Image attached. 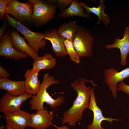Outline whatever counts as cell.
Listing matches in <instances>:
<instances>
[{"mask_svg":"<svg viewBox=\"0 0 129 129\" xmlns=\"http://www.w3.org/2000/svg\"><path fill=\"white\" fill-rule=\"evenodd\" d=\"M92 83L93 86H97L93 81L83 78H79L70 84V86L77 93V97L72 106L64 113L61 123H67L70 126H75L82 119L84 110L88 108L92 88L87 86L86 82Z\"/></svg>","mask_w":129,"mask_h":129,"instance_id":"1","label":"cell"},{"mask_svg":"<svg viewBox=\"0 0 129 129\" xmlns=\"http://www.w3.org/2000/svg\"><path fill=\"white\" fill-rule=\"evenodd\" d=\"M59 83L60 81L56 79L54 75H50L48 73L45 74L39 91L36 95L32 96L29 101L30 109L37 111L44 109V102L49 106L51 108L54 109L64 103L63 95L54 99L47 91V89L50 85Z\"/></svg>","mask_w":129,"mask_h":129,"instance_id":"2","label":"cell"},{"mask_svg":"<svg viewBox=\"0 0 129 129\" xmlns=\"http://www.w3.org/2000/svg\"><path fill=\"white\" fill-rule=\"evenodd\" d=\"M4 15L8 25L17 30L24 36L28 44L36 53L38 54L39 49L46 46V40L44 39V33L32 31L9 15L5 13Z\"/></svg>","mask_w":129,"mask_h":129,"instance_id":"3","label":"cell"},{"mask_svg":"<svg viewBox=\"0 0 129 129\" xmlns=\"http://www.w3.org/2000/svg\"><path fill=\"white\" fill-rule=\"evenodd\" d=\"M34 5L32 23L36 27L43 26L55 17L58 6L48 1L30 0Z\"/></svg>","mask_w":129,"mask_h":129,"instance_id":"4","label":"cell"},{"mask_svg":"<svg viewBox=\"0 0 129 129\" xmlns=\"http://www.w3.org/2000/svg\"><path fill=\"white\" fill-rule=\"evenodd\" d=\"M73 41L80 57H91L94 38L89 30L79 26Z\"/></svg>","mask_w":129,"mask_h":129,"instance_id":"5","label":"cell"},{"mask_svg":"<svg viewBox=\"0 0 129 129\" xmlns=\"http://www.w3.org/2000/svg\"><path fill=\"white\" fill-rule=\"evenodd\" d=\"M34 5L29 1L26 3L17 0H10L6 13L13 16L14 18L23 24L32 22V16Z\"/></svg>","mask_w":129,"mask_h":129,"instance_id":"6","label":"cell"},{"mask_svg":"<svg viewBox=\"0 0 129 129\" xmlns=\"http://www.w3.org/2000/svg\"><path fill=\"white\" fill-rule=\"evenodd\" d=\"M32 96V95L26 92L18 96L12 95L7 92L0 99V111L5 113L20 110L22 103Z\"/></svg>","mask_w":129,"mask_h":129,"instance_id":"7","label":"cell"},{"mask_svg":"<svg viewBox=\"0 0 129 129\" xmlns=\"http://www.w3.org/2000/svg\"><path fill=\"white\" fill-rule=\"evenodd\" d=\"M104 76L105 82L108 85L113 97L116 99L118 91L117 84L129 77V67L120 71L114 68L110 67L104 70Z\"/></svg>","mask_w":129,"mask_h":129,"instance_id":"8","label":"cell"},{"mask_svg":"<svg viewBox=\"0 0 129 129\" xmlns=\"http://www.w3.org/2000/svg\"><path fill=\"white\" fill-rule=\"evenodd\" d=\"M4 114L6 125L13 128L24 129L31 125L32 114L28 112L20 109Z\"/></svg>","mask_w":129,"mask_h":129,"instance_id":"9","label":"cell"},{"mask_svg":"<svg viewBox=\"0 0 129 129\" xmlns=\"http://www.w3.org/2000/svg\"><path fill=\"white\" fill-rule=\"evenodd\" d=\"M94 87L91 88L90 101L88 108L91 110L93 113V118L92 123L89 124L87 129H105L101 126V123L106 120L112 123L113 121H118L120 120L109 117L106 118L103 115L101 110L97 105L94 94Z\"/></svg>","mask_w":129,"mask_h":129,"instance_id":"10","label":"cell"},{"mask_svg":"<svg viewBox=\"0 0 129 129\" xmlns=\"http://www.w3.org/2000/svg\"><path fill=\"white\" fill-rule=\"evenodd\" d=\"M0 40V56L6 58H12L16 61L28 57L27 54L19 52L14 48L8 32H5Z\"/></svg>","mask_w":129,"mask_h":129,"instance_id":"11","label":"cell"},{"mask_svg":"<svg viewBox=\"0 0 129 129\" xmlns=\"http://www.w3.org/2000/svg\"><path fill=\"white\" fill-rule=\"evenodd\" d=\"M105 47L107 49L115 48H119L121 55L120 65L122 66L126 65L128 63L127 57L129 54V26L125 27L122 38L120 39L118 37H116L114 39L113 44H107Z\"/></svg>","mask_w":129,"mask_h":129,"instance_id":"12","label":"cell"},{"mask_svg":"<svg viewBox=\"0 0 129 129\" xmlns=\"http://www.w3.org/2000/svg\"><path fill=\"white\" fill-rule=\"evenodd\" d=\"M8 32L13 46L16 50L27 54L32 58L34 61L39 57L27 43L25 38L22 36L17 31L10 28Z\"/></svg>","mask_w":129,"mask_h":129,"instance_id":"13","label":"cell"},{"mask_svg":"<svg viewBox=\"0 0 129 129\" xmlns=\"http://www.w3.org/2000/svg\"><path fill=\"white\" fill-rule=\"evenodd\" d=\"M54 110L48 111L46 108L45 109L38 110L36 113L32 114L31 123L30 127L34 129H46L53 125Z\"/></svg>","mask_w":129,"mask_h":129,"instance_id":"14","label":"cell"},{"mask_svg":"<svg viewBox=\"0 0 129 129\" xmlns=\"http://www.w3.org/2000/svg\"><path fill=\"white\" fill-rule=\"evenodd\" d=\"M44 39L51 42L53 49L57 56L64 57L67 54L64 43L65 40L57 34V30L54 28L46 30L44 32Z\"/></svg>","mask_w":129,"mask_h":129,"instance_id":"15","label":"cell"},{"mask_svg":"<svg viewBox=\"0 0 129 129\" xmlns=\"http://www.w3.org/2000/svg\"><path fill=\"white\" fill-rule=\"evenodd\" d=\"M0 89L5 90L9 94L15 96L22 94L26 92L25 81H14L1 77Z\"/></svg>","mask_w":129,"mask_h":129,"instance_id":"16","label":"cell"},{"mask_svg":"<svg viewBox=\"0 0 129 129\" xmlns=\"http://www.w3.org/2000/svg\"><path fill=\"white\" fill-rule=\"evenodd\" d=\"M39 72L32 68L28 69L25 75L26 91L33 95L37 94L40 87L41 84L38 77Z\"/></svg>","mask_w":129,"mask_h":129,"instance_id":"17","label":"cell"},{"mask_svg":"<svg viewBox=\"0 0 129 129\" xmlns=\"http://www.w3.org/2000/svg\"><path fill=\"white\" fill-rule=\"evenodd\" d=\"M84 8L78 0H73L70 6L58 14L59 17L69 18L77 16L88 19H91L89 14L86 13Z\"/></svg>","mask_w":129,"mask_h":129,"instance_id":"18","label":"cell"},{"mask_svg":"<svg viewBox=\"0 0 129 129\" xmlns=\"http://www.w3.org/2000/svg\"><path fill=\"white\" fill-rule=\"evenodd\" d=\"M99 2V4L98 6H93L92 7L87 6L82 2H80V3L83 7L86 10L87 13H92L98 17L99 20L97 22V24H100V21H102L105 26H107L110 23V19L109 15L106 14L104 12V11L105 7L104 0H100Z\"/></svg>","mask_w":129,"mask_h":129,"instance_id":"19","label":"cell"},{"mask_svg":"<svg viewBox=\"0 0 129 129\" xmlns=\"http://www.w3.org/2000/svg\"><path fill=\"white\" fill-rule=\"evenodd\" d=\"M56 63V59L51 54L46 53L34 61L32 68L39 71L43 69L49 70L54 67Z\"/></svg>","mask_w":129,"mask_h":129,"instance_id":"20","label":"cell"},{"mask_svg":"<svg viewBox=\"0 0 129 129\" xmlns=\"http://www.w3.org/2000/svg\"><path fill=\"white\" fill-rule=\"evenodd\" d=\"M79 26L75 22L62 24L57 30L58 35L65 40L73 41Z\"/></svg>","mask_w":129,"mask_h":129,"instance_id":"21","label":"cell"},{"mask_svg":"<svg viewBox=\"0 0 129 129\" xmlns=\"http://www.w3.org/2000/svg\"><path fill=\"white\" fill-rule=\"evenodd\" d=\"M64 43L66 53L69 55L70 59L76 64L80 63V57L74 48L73 41L65 40Z\"/></svg>","mask_w":129,"mask_h":129,"instance_id":"22","label":"cell"},{"mask_svg":"<svg viewBox=\"0 0 129 129\" xmlns=\"http://www.w3.org/2000/svg\"><path fill=\"white\" fill-rule=\"evenodd\" d=\"M9 1L10 0H0V17L1 19H3L4 15L6 13L7 5Z\"/></svg>","mask_w":129,"mask_h":129,"instance_id":"23","label":"cell"},{"mask_svg":"<svg viewBox=\"0 0 129 129\" xmlns=\"http://www.w3.org/2000/svg\"><path fill=\"white\" fill-rule=\"evenodd\" d=\"M73 0H56L55 5L61 10H64L65 8L70 4Z\"/></svg>","mask_w":129,"mask_h":129,"instance_id":"24","label":"cell"},{"mask_svg":"<svg viewBox=\"0 0 129 129\" xmlns=\"http://www.w3.org/2000/svg\"><path fill=\"white\" fill-rule=\"evenodd\" d=\"M118 91L124 92L129 95V85H127L123 81L120 82L118 85Z\"/></svg>","mask_w":129,"mask_h":129,"instance_id":"25","label":"cell"},{"mask_svg":"<svg viewBox=\"0 0 129 129\" xmlns=\"http://www.w3.org/2000/svg\"><path fill=\"white\" fill-rule=\"evenodd\" d=\"M4 22L2 26L0 29V39L5 33L8 22L7 20L4 16Z\"/></svg>","mask_w":129,"mask_h":129,"instance_id":"26","label":"cell"},{"mask_svg":"<svg viewBox=\"0 0 129 129\" xmlns=\"http://www.w3.org/2000/svg\"><path fill=\"white\" fill-rule=\"evenodd\" d=\"M0 76L4 78H7L10 76V74L1 66H0Z\"/></svg>","mask_w":129,"mask_h":129,"instance_id":"27","label":"cell"},{"mask_svg":"<svg viewBox=\"0 0 129 129\" xmlns=\"http://www.w3.org/2000/svg\"><path fill=\"white\" fill-rule=\"evenodd\" d=\"M53 125L57 129H69L68 127L66 125H63L61 126H58L55 124H53Z\"/></svg>","mask_w":129,"mask_h":129,"instance_id":"28","label":"cell"},{"mask_svg":"<svg viewBox=\"0 0 129 129\" xmlns=\"http://www.w3.org/2000/svg\"><path fill=\"white\" fill-rule=\"evenodd\" d=\"M6 129H16L14 128H13L10 126L7 125H6Z\"/></svg>","mask_w":129,"mask_h":129,"instance_id":"29","label":"cell"},{"mask_svg":"<svg viewBox=\"0 0 129 129\" xmlns=\"http://www.w3.org/2000/svg\"><path fill=\"white\" fill-rule=\"evenodd\" d=\"M4 125H1L0 127V129H4Z\"/></svg>","mask_w":129,"mask_h":129,"instance_id":"30","label":"cell"}]
</instances>
